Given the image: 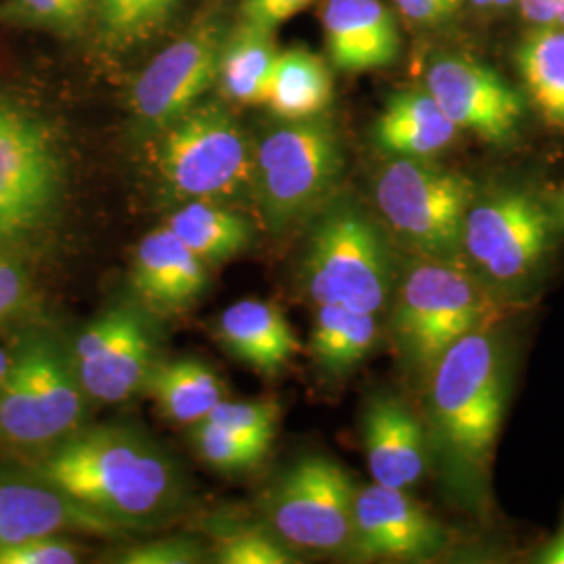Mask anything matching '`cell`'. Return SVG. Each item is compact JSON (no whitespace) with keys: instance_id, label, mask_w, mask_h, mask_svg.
Listing matches in <instances>:
<instances>
[{"instance_id":"cell-36","label":"cell","mask_w":564,"mask_h":564,"mask_svg":"<svg viewBox=\"0 0 564 564\" xmlns=\"http://www.w3.org/2000/svg\"><path fill=\"white\" fill-rule=\"evenodd\" d=\"M393 2L408 20L423 23V25H435L449 20L460 7V0H393Z\"/></svg>"},{"instance_id":"cell-26","label":"cell","mask_w":564,"mask_h":564,"mask_svg":"<svg viewBox=\"0 0 564 564\" xmlns=\"http://www.w3.org/2000/svg\"><path fill=\"white\" fill-rule=\"evenodd\" d=\"M165 226L205 263L226 262L251 242V226L216 202H186Z\"/></svg>"},{"instance_id":"cell-20","label":"cell","mask_w":564,"mask_h":564,"mask_svg":"<svg viewBox=\"0 0 564 564\" xmlns=\"http://www.w3.org/2000/svg\"><path fill=\"white\" fill-rule=\"evenodd\" d=\"M218 335L232 358L268 377H276L300 351L284 314L263 300H241L226 307L218 318Z\"/></svg>"},{"instance_id":"cell-28","label":"cell","mask_w":564,"mask_h":564,"mask_svg":"<svg viewBox=\"0 0 564 564\" xmlns=\"http://www.w3.org/2000/svg\"><path fill=\"white\" fill-rule=\"evenodd\" d=\"M181 0H95L101 39L113 51H128L160 34Z\"/></svg>"},{"instance_id":"cell-29","label":"cell","mask_w":564,"mask_h":564,"mask_svg":"<svg viewBox=\"0 0 564 564\" xmlns=\"http://www.w3.org/2000/svg\"><path fill=\"white\" fill-rule=\"evenodd\" d=\"M95 18V0H2L0 23L80 36Z\"/></svg>"},{"instance_id":"cell-30","label":"cell","mask_w":564,"mask_h":564,"mask_svg":"<svg viewBox=\"0 0 564 564\" xmlns=\"http://www.w3.org/2000/svg\"><path fill=\"white\" fill-rule=\"evenodd\" d=\"M193 444L205 463L223 473H242L262 463L270 444L202 421L193 424Z\"/></svg>"},{"instance_id":"cell-9","label":"cell","mask_w":564,"mask_h":564,"mask_svg":"<svg viewBox=\"0 0 564 564\" xmlns=\"http://www.w3.org/2000/svg\"><path fill=\"white\" fill-rule=\"evenodd\" d=\"M74 360L48 337H32L11 356L0 391V437L20 445L59 444L84 419Z\"/></svg>"},{"instance_id":"cell-1","label":"cell","mask_w":564,"mask_h":564,"mask_svg":"<svg viewBox=\"0 0 564 564\" xmlns=\"http://www.w3.org/2000/svg\"><path fill=\"white\" fill-rule=\"evenodd\" d=\"M429 372V452L445 487L464 505L481 506L510 395L505 337L481 326L454 343Z\"/></svg>"},{"instance_id":"cell-25","label":"cell","mask_w":564,"mask_h":564,"mask_svg":"<svg viewBox=\"0 0 564 564\" xmlns=\"http://www.w3.org/2000/svg\"><path fill=\"white\" fill-rule=\"evenodd\" d=\"M517 69L540 116L564 128V28H533L517 48Z\"/></svg>"},{"instance_id":"cell-37","label":"cell","mask_w":564,"mask_h":564,"mask_svg":"<svg viewBox=\"0 0 564 564\" xmlns=\"http://www.w3.org/2000/svg\"><path fill=\"white\" fill-rule=\"evenodd\" d=\"M23 300V281L18 268L0 260V321L11 316Z\"/></svg>"},{"instance_id":"cell-33","label":"cell","mask_w":564,"mask_h":564,"mask_svg":"<svg viewBox=\"0 0 564 564\" xmlns=\"http://www.w3.org/2000/svg\"><path fill=\"white\" fill-rule=\"evenodd\" d=\"M207 552L199 540L176 535L163 538L144 544L126 547L116 558L123 564H199L205 561Z\"/></svg>"},{"instance_id":"cell-8","label":"cell","mask_w":564,"mask_h":564,"mask_svg":"<svg viewBox=\"0 0 564 564\" xmlns=\"http://www.w3.org/2000/svg\"><path fill=\"white\" fill-rule=\"evenodd\" d=\"M160 172L184 202H216L253 178V158L235 116L220 102H197L162 130Z\"/></svg>"},{"instance_id":"cell-22","label":"cell","mask_w":564,"mask_h":564,"mask_svg":"<svg viewBox=\"0 0 564 564\" xmlns=\"http://www.w3.org/2000/svg\"><path fill=\"white\" fill-rule=\"evenodd\" d=\"M333 101V76L323 57L295 46L276 55L265 88L270 111L284 121L323 116Z\"/></svg>"},{"instance_id":"cell-5","label":"cell","mask_w":564,"mask_h":564,"mask_svg":"<svg viewBox=\"0 0 564 564\" xmlns=\"http://www.w3.org/2000/svg\"><path fill=\"white\" fill-rule=\"evenodd\" d=\"M375 199L389 230L419 258L463 263L464 220L475 199L466 176L431 160L393 158L377 178Z\"/></svg>"},{"instance_id":"cell-39","label":"cell","mask_w":564,"mask_h":564,"mask_svg":"<svg viewBox=\"0 0 564 564\" xmlns=\"http://www.w3.org/2000/svg\"><path fill=\"white\" fill-rule=\"evenodd\" d=\"M535 563L564 564V523L561 529L550 538V542L535 554Z\"/></svg>"},{"instance_id":"cell-17","label":"cell","mask_w":564,"mask_h":564,"mask_svg":"<svg viewBox=\"0 0 564 564\" xmlns=\"http://www.w3.org/2000/svg\"><path fill=\"white\" fill-rule=\"evenodd\" d=\"M321 20L326 53L339 72H377L400 57V28L381 0H324Z\"/></svg>"},{"instance_id":"cell-40","label":"cell","mask_w":564,"mask_h":564,"mask_svg":"<svg viewBox=\"0 0 564 564\" xmlns=\"http://www.w3.org/2000/svg\"><path fill=\"white\" fill-rule=\"evenodd\" d=\"M477 9H508L517 4V0H468Z\"/></svg>"},{"instance_id":"cell-12","label":"cell","mask_w":564,"mask_h":564,"mask_svg":"<svg viewBox=\"0 0 564 564\" xmlns=\"http://www.w3.org/2000/svg\"><path fill=\"white\" fill-rule=\"evenodd\" d=\"M226 36L223 21L209 18L153 57L132 88V109L142 128L162 132L216 86Z\"/></svg>"},{"instance_id":"cell-38","label":"cell","mask_w":564,"mask_h":564,"mask_svg":"<svg viewBox=\"0 0 564 564\" xmlns=\"http://www.w3.org/2000/svg\"><path fill=\"white\" fill-rule=\"evenodd\" d=\"M558 0H517V7L527 23L533 28H547L556 23Z\"/></svg>"},{"instance_id":"cell-35","label":"cell","mask_w":564,"mask_h":564,"mask_svg":"<svg viewBox=\"0 0 564 564\" xmlns=\"http://www.w3.org/2000/svg\"><path fill=\"white\" fill-rule=\"evenodd\" d=\"M314 2L316 0H242L241 21L276 32L279 25L297 18Z\"/></svg>"},{"instance_id":"cell-4","label":"cell","mask_w":564,"mask_h":564,"mask_svg":"<svg viewBox=\"0 0 564 564\" xmlns=\"http://www.w3.org/2000/svg\"><path fill=\"white\" fill-rule=\"evenodd\" d=\"M303 281L318 305L379 314L393 289V260L383 228L360 205L333 203L312 228Z\"/></svg>"},{"instance_id":"cell-14","label":"cell","mask_w":564,"mask_h":564,"mask_svg":"<svg viewBox=\"0 0 564 564\" xmlns=\"http://www.w3.org/2000/svg\"><path fill=\"white\" fill-rule=\"evenodd\" d=\"M153 356V337L141 312L113 307L82 330L72 360L86 398L120 403L144 389Z\"/></svg>"},{"instance_id":"cell-7","label":"cell","mask_w":564,"mask_h":564,"mask_svg":"<svg viewBox=\"0 0 564 564\" xmlns=\"http://www.w3.org/2000/svg\"><path fill=\"white\" fill-rule=\"evenodd\" d=\"M491 302L463 263L419 258L398 289L391 321L405 362L429 372L454 343L485 326Z\"/></svg>"},{"instance_id":"cell-43","label":"cell","mask_w":564,"mask_h":564,"mask_svg":"<svg viewBox=\"0 0 564 564\" xmlns=\"http://www.w3.org/2000/svg\"><path fill=\"white\" fill-rule=\"evenodd\" d=\"M554 25L564 28V0H558V4H556V23Z\"/></svg>"},{"instance_id":"cell-34","label":"cell","mask_w":564,"mask_h":564,"mask_svg":"<svg viewBox=\"0 0 564 564\" xmlns=\"http://www.w3.org/2000/svg\"><path fill=\"white\" fill-rule=\"evenodd\" d=\"M78 561V547L63 542L59 535L36 538L0 550V564H74Z\"/></svg>"},{"instance_id":"cell-13","label":"cell","mask_w":564,"mask_h":564,"mask_svg":"<svg viewBox=\"0 0 564 564\" xmlns=\"http://www.w3.org/2000/svg\"><path fill=\"white\" fill-rule=\"evenodd\" d=\"M424 90L458 130L506 144L523 123V97L496 69L466 55H444L429 65Z\"/></svg>"},{"instance_id":"cell-19","label":"cell","mask_w":564,"mask_h":564,"mask_svg":"<svg viewBox=\"0 0 564 564\" xmlns=\"http://www.w3.org/2000/svg\"><path fill=\"white\" fill-rule=\"evenodd\" d=\"M132 284L158 310L176 312L197 302L207 284L205 262L167 228H155L137 247Z\"/></svg>"},{"instance_id":"cell-11","label":"cell","mask_w":564,"mask_h":564,"mask_svg":"<svg viewBox=\"0 0 564 564\" xmlns=\"http://www.w3.org/2000/svg\"><path fill=\"white\" fill-rule=\"evenodd\" d=\"M356 487L341 464L312 454L293 464L274 487L268 514L286 544L339 552L351 540Z\"/></svg>"},{"instance_id":"cell-42","label":"cell","mask_w":564,"mask_h":564,"mask_svg":"<svg viewBox=\"0 0 564 564\" xmlns=\"http://www.w3.org/2000/svg\"><path fill=\"white\" fill-rule=\"evenodd\" d=\"M552 212H554V220H556V224H558L561 228H564V188L563 193L558 195V199H556V203H554Z\"/></svg>"},{"instance_id":"cell-27","label":"cell","mask_w":564,"mask_h":564,"mask_svg":"<svg viewBox=\"0 0 564 564\" xmlns=\"http://www.w3.org/2000/svg\"><path fill=\"white\" fill-rule=\"evenodd\" d=\"M377 337V314L345 305H318L312 330V354L324 372L345 375L372 351Z\"/></svg>"},{"instance_id":"cell-24","label":"cell","mask_w":564,"mask_h":564,"mask_svg":"<svg viewBox=\"0 0 564 564\" xmlns=\"http://www.w3.org/2000/svg\"><path fill=\"white\" fill-rule=\"evenodd\" d=\"M274 32L241 21L228 32L218 65V86L228 101L263 105L272 65L279 55Z\"/></svg>"},{"instance_id":"cell-41","label":"cell","mask_w":564,"mask_h":564,"mask_svg":"<svg viewBox=\"0 0 564 564\" xmlns=\"http://www.w3.org/2000/svg\"><path fill=\"white\" fill-rule=\"evenodd\" d=\"M9 366H11V356L0 347V391H2L7 375H9Z\"/></svg>"},{"instance_id":"cell-15","label":"cell","mask_w":564,"mask_h":564,"mask_svg":"<svg viewBox=\"0 0 564 564\" xmlns=\"http://www.w3.org/2000/svg\"><path fill=\"white\" fill-rule=\"evenodd\" d=\"M445 545V531L408 489L372 484L356 491L349 547L366 561H429Z\"/></svg>"},{"instance_id":"cell-2","label":"cell","mask_w":564,"mask_h":564,"mask_svg":"<svg viewBox=\"0 0 564 564\" xmlns=\"http://www.w3.org/2000/svg\"><path fill=\"white\" fill-rule=\"evenodd\" d=\"M39 477L126 529L181 506L182 475L162 445L132 426H90L55 445Z\"/></svg>"},{"instance_id":"cell-31","label":"cell","mask_w":564,"mask_h":564,"mask_svg":"<svg viewBox=\"0 0 564 564\" xmlns=\"http://www.w3.org/2000/svg\"><path fill=\"white\" fill-rule=\"evenodd\" d=\"M216 563L291 564L297 563L289 544L272 529L242 524L228 531L216 545Z\"/></svg>"},{"instance_id":"cell-23","label":"cell","mask_w":564,"mask_h":564,"mask_svg":"<svg viewBox=\"0 0 564 564\" xmlns=\"http://www.w3.org/2000/svg\"><path fill=\"white\" fill-rule=\"evenodd\" d=\"M144 389L160 405L163 416L182 424H197L224 400V383L202 360L155 362Z\"/></svg>"},{"instance_id":"cell-3","label":"cell","mask_w":564,"mask_h":564,"mask_svg":"<svg viewBox=\"0 0 564 564\" xmlns=\"http://www.w3.org/2000/svg\"><path fill=\"white\" fill-rule=\"evenodd\" d=\"M556 226L554 212L531 188L475 195L464 220V268L491 300H514L542 274Z\"/></svg>"},{"instance_id":"cell-18","label":"cell","mask_w":564,"mask_h":564,"mask_svg":"<svg viewBox=\"0 0 564 564\" xmlns=\"http://www.w3.org/2000/svg\"><path fill=\"white\" fill-rule=\"evenodd\" d=\"M364 449L375 484L410 489L426 470L429 437L414 412L398 398L379 395L364 412Z\"/></svg>"},{"instance_id":"cell-16","label":"cell","mask_w":564,"mask_h":564,"mask_svg":"<svg viewBox=\"0 0 564 564\" xmlns=\"http://www.w3.org/2000/svg\"><path fill=\"white\" fill-rule=\"evenodd\" d=\"M65 531L116 535L121 527L42 479L41 484L0 479V550Z\"/></svg>"},{"instance_id":"cell-10","label":"cell","mask_w":564,"mask_h":564,"mask_svg":"<svg viewBox=\"0 0 564 564\" xmlns=\"http://www.w3.org/2000/svg\"><path fill=\"white\" fill-rule=\"evenodd\" d=\"M59 149L48 128L0 97V241L39 228L57 205Z\"/></svg>"},{"instance_id":"cell-6","label":"cell","mask_w":564,"mask_h":564,"mask_svg":"<svg viewBox=\"0 0 564 564\" xmlns=\"http://www.w3.org/2000/svg\"><path fill=\"white\" fill-rule=\"evenodd\" d=\"M343 172L341 137L324 116L284 121L263 137L253 178L263 220L284 232L323 205Z\"/></svg>"},{"instance_id":"cell-32","label":"cell","mask_w":564,"mask_h":564,"mask_svg":"<svg viewBox=\"0 0 564 564\" xmlns=\"http://www.w3.org/2000/svg\"><path fill=\"white\" fill-rule=\"evenodd\" d=\"M205 421L272 445L279 426V403L270 400H223Z\"/></svg>"},{"instance_id":"cell-21","label":"cell","mask_w":564,"mask_h":564,"mask_svg":"<svg viewBox=\"0 0 564 564\" xmlns=\"http://www.w3.org/2000/svg\"><path fill=\"white\" fill-rule=\"evenodd\" d=\"M437 101L421 88L393 95L377 118L372 139L391 158L431 160L458 137Z\"/></svg>"}]
</instances>
